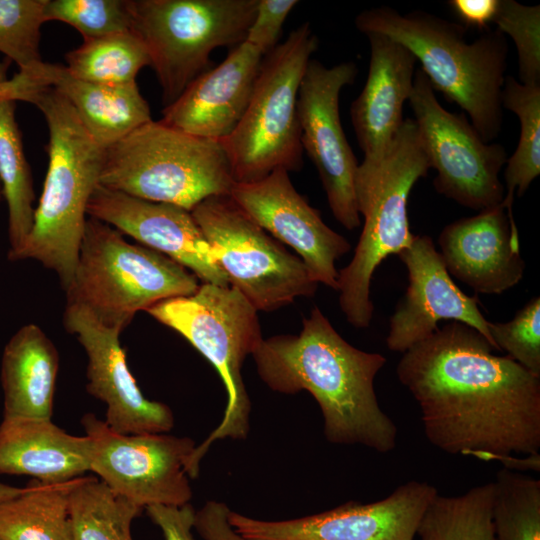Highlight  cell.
I'll list each match as a JSON object with an SVG mask.
<instances>
[{"label": "cell", "mask_w": 540, "mask_h": 540, "mask_svg": "<svg viewBox=\"0 0 540 540\" xmlns=\"http://www.w3.org/2000/svg\"><path fill=\"white\" fill-rule=\"evenodd\" d=\"M22 74L36 86L50 87L63 96L87 132L103 148L152 120L149 104L136 81L89 82L72 76L63 65L44 61Z\"/></svg>", "instance_id": "cell-23"}, {"label": "cell", "mask_w": 540, "mask_h": 540, "mask_svg": "<svg viewBox=\"0 0 540 540\" xmlns=\"http://www.w3.org/2000/svg\"><path fill=\"white\" fill-rule=\"evenodd\" d=\"M87 215L171 258L204 283L229 286L212 247L187 209L98 185L88 202Z\"/></svg>", "instance_id": "cell-19"}, {"label": "cell", "mask_w": 540, "mask_h": 540, "mask_svg": "<svg viewBox=\"0 0 540 540\" xmlns=\"http://www.w3.org/2000/svg\"><path fill=\"white\" fill-rule=\"evenodd\" d=\"M437 489L411 480L387 497L345 502L320 513L278 521L231 511V526L248 540H414L420 520Z\"/></svg>", "instance_id": "cell-15"}, {"label": "cell", "mask_w": 540, "mask_h": 540, "mask_svg": "<svg viewBox=\"0 0 540 540\" xmlns=\"http://www.w3.org/2000/svg\"><path fill=\"white\" fill-rule=\"evenodd\" d=\"M251 356L272 391L313 396L328 442L379 453L396 447L397 427L381 409L374 388L386 358L349 344L318 307L303 318L299 334L263 339Z\"/></svg>", "instance_id": "cell-2"}, {"label": "cell", "mask_w": 540, "mask_h": 540, "mask_svg": "<svg viewBox=\"0 0 540 540\" xmlns=\"http://www.w3.org/2000/svg\"><path fill=\"white\" fill-rule=\"evenodd\" d=\"M264 55L243 41L222 63L196 77L162 111V123L201 138L222 141L249 104Z\"/></svg>", "instance_id": "cell-20"}, {"label": "cell", "mask_w": 540, "mask_h": 540, "mask_svg": "<svg viewBox=\"0 0 540 540\" xmlns=\"http://www.w3.org/2000/svg\"><path fill=\"white\" fill-rule=\"evenodd\" d=\"M493 483L496 540H540V480L502 468Z\"/></svg>", "instance_id": "cell-32"}, {"label": "cell", "mask_w": 540, "mask_h": 540, "mask_svg": "<svg viewBox=\"0 0 540 540\" xmlns=\"http://www.w3.org/2000/svg\"><path fill=\"white\" fill-rule=\"evenodd\" d=\"M397 256L406 267L408 286L390 317L389 350L404 353L429 337L443 320L474 328L494 348L478 298L466 295L454 283L429 236L415 235Z\"/></svg>", "instance_id": "cell-18"}, {"label": "cell", "mask_w": 540, "mask_h": 540, "mask_svg": "<svg viewBox=\"0 0 540 540\" xmlns=\"http://www.w3.org/2000/svg\"><path fill=\"white\" fill-rule=\"evenodd\" d=\"M145 510L164 540H196L192 533L196 510L190 503L180 507L152 505Z\"/></svg>", "instance_id": "cell-38"}, {"label": "cell", "mask_w": 540, "mask_h": 540, "mask_svg": "<svg viewBox=\"0 0 540 540\" xmlns=\"http://www.w3.org/2000/svg\"><path fill=\"white\" fill-rule=\"evenodd\" d=\"M493 500V482L455 496L437 493L428 504L416 535L420 540H496Z\"/></svg>", "instance_id": "cell-28"}, {"label": "cell", "mask_w": 540, "mask_h": 540, "mask_svg": "<svg viewBox=\"0 0 540 540\" xmlns=\"http://www.w3.org/2000/svg\"><path fill=\"white\" fill-rule=\"evenodd\" d=\"M65 58L72 76L102 84L135 82L138 72L150 65L145 45L131 30L84 39Z\"/></svg>", "instance_id": "cell-31"}, {"label": "cell", "mask_w": 540, "mask_h": 540, "mask_svg": "<svg viewBox=\"0 0 540 540\" xmlns=\"http://www.w3.org/2000/svg\"><path fill=\"white\" fill-rule=\"evenodd\" d=\"M91 443L44 418H3L0 423V473L62 483L90 471Z\"/></svg>", "instance_id": "cell-24"}, {"label": "cell", "mask_w": 540, "mask_h": 540, "mask_svg": "<svg viewBox=\"0 0 540 540\" xmlns=\"http://www.w3.org/2000/svg\"><path fill=\"white\" fill-rule=\"evenodd\" d=\"M229 195L256 224L297 253L314 281L337 290L335 263L351 245L298 193L287 170L278 168L254 182H235Z\"/></svg>", "instance_id": "cell-16"}, {"label": "cell", "mask_w": 540, "mask_h": 540, "mask_svg": "<svg viewBox=\"0 0 540 540\" xmlns=\"http://www.w3.org/2000/svg\"><path fill=\"white\" fill-rule=\"evenodd\" d=\"M20 100L22 99V89L19 78L15 75L10 80H0V100Z\"/></svg>", "instance_id": "cell-41"}, {"label": "cell", "mask_w": 540, "mask_h": 540, "mask_svg": "<svg viewBox=\"0 0 540 540\" xmlns=\"http://www.w3.org/2000/svg\"><path fill=\"white\" fill-rule=\"evenodd\" d=\"M63 322L75 335L87 357L89 394L106 406V425L120 434L166 433L174 414L166 404L147 399L129 370L120 331L99 323L84 307L66 305Z\"/></svg>", "instance_id": "cell-17"}, {"label": "cell", "mask_w": 540, "mask_h": 540, "mask_svg": "<svg viewBox=\"0 0 540 540\" xmlns=\"http://www.w3.org/2000/svg\"><path fill=\"white\" fill-rule=\"evenodd\" d=\"M448 4L466 26L483 29L492 23L498 0H451Z\"/></svg>", "instance_id": "cell-40"}, {"label": "cell", "mask_w": 540, "mask_h": 540, "mask_svg": "<svg viewBox=\"0 0 540 540\" xmlns=\"http://www.w3.org/2000/svg\"><path fill=\"white\" fill-rule=\"evenodd\" d=\"M370 63L365 85L350 106V117L364 157L381 153L401 127L403 105L415 75L414 55L398 42L377 33L365 34Z\"/></svg>", "instance_id": "cell-22"}, {"label": "cell", "mask_w": 540, "mask_h": 540, "mask_svg": "<svg viewBox=\"0 0 540 540\" xmlns=\"http://www.w3.org/2000/svg\"><path fill=\"white\" fill-rule=\"evenodd\" d=\"M450 321L403 353L396 373L427 440L450 455L503 462L540 450V377Z\"/></svg>", "instance_id": "cell-1"}, {"label": "cell", "mask_w": 540, "mask_h": 540, "mask_svg": "<svg viewBox=\"0 0 540 540\" xmlns=\"http://www.w3.org/2000/svg\"><path fill=\"white\" fill-rule=\"evenodd\" d=\"M1 540V539H0Z\"/></svg>", "instance_id": "cell-44"}, {"label": "cell", "mask_w": 540, "mask_h": 540, "mask_svg": "<svg viewBox=\"0 0 540 540\" xmlns=\"http://www.w3.org/2000/svg\"><path fill=\"white\" fill-rule=\"evenodd\" d=\"M15 102L0 100V183L8 205V257L24 245L35 214L31 170L15 118Z\"/></svg>", "instance_id": "cell-27"}, {"label": "cell", "mask_w": 540, "mask_h": 540, "mask_svg": "<svg viewBox=\"0 0 540 540\" xmlns=\"http://www.w3.org/2000/svg\"><path fill=\"white\" fill-rule=\"evenodd\" d=\"M1 197H2V187H1V183H0V200H1Z\"/></svg>", "instance_id": "cell-43"}, {"label": "cell", "mask_w": 540, "mask_h": 540, "mask_svg": "<svg viewBox=\"0 0 540 540\" xmlns=\"http://www.w3.org/2000/svg\"><path fill=\"white\" fill-rule=\"evenodd\" d=\"M143 509L96 477H79L70 493L73 540H133L131 525Z\"/></svg>", "instance_id": "cell-29"}, {"label": "cell", "mask_w": 540, "mask_h": 540, "mask_svg": "<svg viewBox=\"0 0 540 540\" xmlns=\"http://www.w3.org/2000/svg\"><path fill=\"white\" fill-rule=\"evenodd\" d=\"M47 0H0V52L26 73L41 63L40 28Z\"/></svg>", "instance_id": "cell-33"}, {"label": "cell", "mask_w": 540, "mask_h": 540, "mask_svg": "<svg viewBox=\"0 0 540 540\" xmlns=\"http://www.w3.org/2000/svg\"><path fill=\"white\" fill-rule=\"evenodd\" d=\"M258 0H131L133 31L145 45L165 106L210 63L219 47L245 40Z\"/></svg>", "instance_id": "cell-10"}, {"label": "cell", "mask_w": 540, "mask_h": 540, "mask_svg": "<svg viewBox=\"0 0 540 540\" xmlns=\"http://www.w3.org/2000/svg\"><path fill=\"white\" fill-rule=\"evenodd\" d=\"M298 3L297 0H258L244 41L267 55L279 44L283 24Z\"/></svg>", "instance_id": "cell-37"}, {"label": "cell", "mask_w": 540, "mask_h": 540, "mask_svg": "<svg viewBox=\"0 0 540 540\" xmlns=\"http://www.w3.org/2000/svg\"><path fill=\"white\" fill-rule=\"evenodd\" d=\"M191 214L228 278L257 311L311 297L318 283L303 261L256 224L230 195L213 196Z\"/></svg>", "instance_id": "cell-11"}, {"label": "cell", "mask_w": 540, "mask_h": 540, "mask_svg": "<svg viewBox=\"0 0 540 540\" xmlns=\"http://www.w3.org/2000/svg\"><path fill=\"white\" fill-rule=\"evenodd\" d=\"M24 487H15L0 482V503L20 494Z\"/></svg>", "instance_id": "cell-42"}, {"label": "cell", "mask_w": 540, "mask_h": 540, "mask_svg": "<svg viewBox=\"0 0 540 540\" xmlns=\"http://www.w3.org/2000/svg\"><path fill=\"white\" fill-rule=\"evenodd\" d=\"M229 512L225 503L207 501L195 512L194 529L203 540H248L231 526Z\"/></svg>", "instance_id": "cell-39"}, {"label": "cell", "mask_w": 540, "mask_h": 540, "mask_svg": "<svg viewBox=\"0 0 540 540\" xmlns=\"http://www.w3.org/2000/svg\"><path fill=\"white\" fill-rule=\"evenodd\" d=\"M408 101L430 166L437 172L435 190L476 211L500 205L505 190L499 174L508 159L506 149L486 143L464 114L444 109L420 68Z\"/></svg>", "instance_id": "cell-12"}, {"label": "cell", "mask_w": 540, "mask_h": 540, "mask_svg": "<svg viewBox=\"0 0 540 540\" xmlns=\"http://www.w3.org/2000/svg\"><path fill=\"white\" fill-rule=\"evenodd\" d=\"M76 479L33 480L20 494L0 503V539L73 540L70 493Z\"/></svg>", "instance_id": "cell-26"}, {"label": "cell", "mask_w": 540, "mask_h": 540, "mask_svg": "<svg viewBox=\"0 0 540 540\" xmlns=\"http://www.w3.org/2000/svg\"><path fill=\"white\" fill-rule=\"evenodd\" d=\"M318 46V37L306 21L264 56L242 119L220 141L236 183L260 180L278 168L301 169L298 91Z\"/></svg>", "instance_id": "cell-9"}, {"label": "cell", "mask_w": 540, "mask_h": 540, "mask_svg": "<svg viewBox=\"0 0 540 540\" xmlns=\"http://www.w3.org/2000/svg\"><path fill=\"white\" fill-rule=\"evenodd\" d=\"M58 368L57 349L39 326L17 330L1 359L3 418L52 419Z\"/></svg>", "instance_id": "cell-25"}, {"label": "cell", "mask_w": 540, "mask_h": 540, "mask_svg": "<svg viewBox=\"0 0 540 540\" xmlns=\"http://www.w3.org/2000/svg\"><path fill=\"white\" fill-rule=\"evenodd\" d=\"M494 349L540 377V298L530 299L508 322L489 321Z\"/></svg>", "instance_id": "cell-36"}, {"label": "cell", "mask_w": 540, "mask_h": 540, "mask_svg": "<svg viewBox=\"0 0 540 540\" xmlns=\"http://www.w3.org/2000/svg\"><path fill=\"white\" fill-rule=\"evenodd\" d=\"M198 278L171 258L129 243L114 227L89 217L68 304L87 309L103 326L120 332L140 310L163 300L192 295Z\"/></svg>", "instance_id": "cell-8"}, {"label": "cell", "mask_w": 540, "mask_h": 540, "mask_svg": "<svg viewBox=\"0 0 540 540\" xmlns=\"http://www.w3.org/2000/svg\"><path fill=\"white\" fill-rule=\"evenodd\" d=\"M438 244L450 276L476 293L501 294L523 278L519 238L502 203L446 225Z\"/></svg>", "instance_id": "cell-21"}, {"label": "cell", "mask_w": 540, "mask_h": 540, "mask_svg": "<svg viewBox=\"0 0 540 540\" xmlns=\"http://www.w3.org/2000/svg\"><path fill=\"white\" fill-rule=\"evenodd\" d=\"M28 102L42 112L48 126V168L31 232L22 248L8 259L39 261L56 272L66 291L78 261L87 205L99 185L105 148L54 89L37 87Z\"/></svg>", "instance_id": "cell-4"}, {"label": "cell", "mask_w": 540, "mask_h": 540, "mask_svg": "<svg viewBox=\"0 0 540 540\" xmlns=\"http://www.w3.org/2000/svg\"><path fill=\"white\" fill-rule=\"evenodd\" d=\"M146 312L195 347L217 370L227 392L221 422L189 460L187 474L195 479L214 442L248 435L251 402L241 369L263 340L257 310L234 287L203 283L192 295L163 300Z\"/></svg>", "instance_id": "cell-6"}, {"label": "cell", "mask_w": 540, "mask_h": 540, "mask_svg": "<svg viewBox=\"0 0 540 540\" xmlns=\"http://www.w3.org/2000/svg\"><path fill=\"white\" fill-rule=\"evenodd\" d=\"M430 168L413 118L404 119L381 153L364 157L358 166L355 196L363 227L351 261L339 271L337 288L341 311L353 327L366 328L371 323L370 286L378 266L415 238L409 226L408 199Z\"/></svg>", "instance_id": "cell-5"}, {"label": "cell", "mask_w": 540, "mask_h": 540, "mask_svg": "<svg viewBox=\"0 0 540 540\" xmlns=\"http://www.w3.org/2000/svg\"><path fill=\"white\" fill-rule=\"evenodd\" d=\"M502 107L513 112L520 124V136L504 173L505 195L502 205L512 210L514 194L521 197L540 174V85H526L506 76Z\"/></svg>", "instance_id": "cell-30"}, {"label": "cell", "mask_w": 540, "mask_h": 540, "mask_svg": "<svg viewBox=\"0 0 540 540\" xmlns=\"http://www.w3.org/2000/svg\"><path fill=\"white\" fill-rule=\"evenodd\" d=\"M357 72L353 61L326 67L311 59L297 99L303 151L318 171L333 216L347 230L361 223L355 196L359 164L342 128L339 97Z\"/></svg>", "instance_id": "cell-14"}, {"label": "cell", "mask_w": 540, "mask_h": 540, "mask_svg": "<svg viewBox=\"0 0 540 540\" xmlns=\"http://www.w3.org/2000/svg\"><path fill=\"white\" fill-rule=\"evenodd\" d=\"M235 184L220 141L159 121L136 128L105 148L99 185L130 196L192 211Z\"/></svg>", "instance_id": "cell-7"}, {"label": "cell", "mask_w": 540, "mask_h": 540, "mask_svg": "<svg viewBox=\"0 0 540 540\" xmlns=\"http://www.w3.org/2000/svg\"><path fill=\"white\" fill-rule=\"evenodd\" d=\"M45 21H61L84 39L131 30V0H47Z\"/></svg>", "instance_id": "cell-34"}, {"label": "cell", "mask_w": 540, "mask_h": 540, "mask_svg": "<svg viewBox=\"0 0 540 540\" xmlns=\"http://www.w3.org/2000/svg\"><path fill=\"white\" fill-rule=\"evenodd\" d=\"M355 25L364 34L384 35L408 49L432 88L468 114L486 143L498 137L508 57L503 33L486 31L468 42L461 24L424 11L401 14L387 6L360 12Z\"/></svg>", "instance_id": "cell-3"}, {"label": "cell", "mask_w": 540, "mask_h": 540, "mask_svg": "<svg viewBox=\"0 0 540 540\" xmlns=\"http://www.w3.org/2000/svg\"><path fill=\"white\" fill-rule=\"evenodd\" d=\"M492 23L515 44L519 81L540 85V5L498 0Z\"/></svg>", "instance_id": "cell-35"}, {"label": "cell", "mask_w": 540, "mask_h": 540, "mask_svg": "<svg viewBox=\"0 0 540 540\" xmlns=\"http://www.w3.org/2000/svg\"><path fill=\"white\" fill-rule=\"evenodd\" d=\"M81 425L91 443L90 471L114 493L145 509L190 503L187 474L196 447L189 437L165 433L120 434L93 413Z\"/></svg>", "instance_id": "cell-13"}]
</instances>
